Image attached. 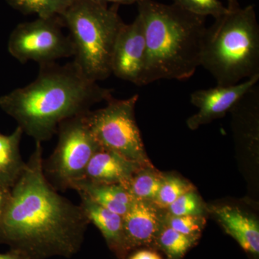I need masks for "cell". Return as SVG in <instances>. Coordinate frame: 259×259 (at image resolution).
<instances>
[{"mask_svg": "<svg viewBox=\"0 0 259 259\" xmlns=\"http://www.w3.org/2000/svg\"><path fill=\"white\" fill-rule=\"evenodd\" d=\"M42 146L33 152L13 188L0 219V243L26 259L71 258L81 249L89 224L81 206L63 197L42 169Z\"/></svg>", "mask_w": 259, "mask_h": 259, "instance_id": "obj_1", "label": "cell"}, {"mask_svg": "<svg viewBox=\"0 0 259 259\" xmlns=\"http://www.w3.org/2000/svg\"><path fill=\"white\" fill-rule=\"evenodd\" d=\"M112 90L89 78L74 61L40 65L36 79L0 97V107L35 142L49 141L63 121L106 102Z\"/></svg>", "mask_w": 259, "mask_h": 259, "instance_id": "obj_2", "label": "cell"}, {"mask_svg": "<svg viewBox=\"0 0 259 259\" xmlns=\"http://www.w3.org/2000/svg\"><path fill=\"white\" fill-rule=\"evenodd\" d=\"M137 5L146 44L139 87L161 79H190L200 66L207 18L154 0H139Z\"/></svg>", "mask_w": 259, "mask_h": 259, "instance_id": "obj_3", "label": "cell"}, {"mask_svg": "<svg viewBox=\"0 0 259 259\" xmlns=\"http://www.w3.org/2000/svg\"><path fill=\"white\" fill-rule=\"evenodd\" d=\"M214 20L206 31L200 66L220 86L259 75V25L254 6L229 11Z\"/></svg>", "mask_w": 259, "mask_h": 259, "instance_id": "obj_4", "label": "cell"}, {"mask_svg": "<svg viewBox=\"0 0 259 259\" xmlns=\"http://www.w3.org/2000/svg\"><path fill=\"white\" fill-rule=\"evenodd\" d=\"M118 9L117 5L103 7L75 0L61 17L74 45L73 61L94 81H103L112 74L114 47L125 23Z\"/></svg>", "mask_w": 259, "mask_h": 259, "instance_id": "obj_5", "label": "cell"}, {"mask_svg": "<svg viewBox=\"0 0 259 259\" xmlns=\"http://www.w3.org/2000/svg\"><path fill=\"white\" fill-rule=\"evenodd\" d=\"M139 95L117 100L112 97L106 106L86 114L90 129L100 148L118 153L144 167L153 166L145 149L136 119Z\"/></svg>", "mask_w": 259, "mask_h": 259, "instance_id": "obj_6", "label": "cell"}, {"mask_svg": "<svg viewBox=\"0 0 259 259\" xmlns=\"http://www.w3.org/2000/svg\"><path fill=\"white\" fill-rule=\"evenodd\" d=\"M87 113L61 122L56 132L55 149L50 157L42 161L46 178L59 192L71 189L82 180L89 162L100 148L89 125Z\"/></svg>", "mask_w": 259, "mask_h": 259, "instance_id": "obj_7", "label": "cell"}, {"mask_svg": "<svg viewBox=\"0 0 259 259\" xmlns=\"http://www.w3.org/2000/svg\"><path fill=\"white\" fill-rule=\"evenodd\" d=\"M64 27L61 17L19 24L9 37L8 51L22 64L31 61L39 66L74 57V45L63 32Z\"/></svg>", "mask_w": 259, "mask_h": 259, "instance_id": "obj_8", "label": "cell"}, {"mask_svg": "<svg viewBox=\"0 0 259 259\" xmlns=\"http://www.w3.org/2000/svg\"><path fill=\"white\" fill-rule=\"evenodd\" d=\"M144 25L139 15L122 25L116 39L111 62L112 74L139 87L146 60Z\"/></svg>", "mask_w": 259, "mask_h": 259, "instance_id": "obj_9", "label": "cell"}, {"mask_svg": "<svg viewBox=\"0 0 259 259\" xmlns=\"http://www.w3.org/2000/svg\"><path fill=\"white\" fill-rule=\"evenodd\" d=\"M258 81L259 75H255L237 84L217 85L215 88L193 92L190 95V101L198 108V112L189 117L187 126L191 130H196L223 117Z\"/></svg>", "mask_w": 259, "mask_h": 259, "instance_id": "obj_10", "label": "cell"}, {"mask_svg": "<svg viewBox=\"0 0 259 259\" xmlns=\"http://www.w3.org/2000/svg\"><path fill=\"white\" fill-rule=\"evenodd\" d=\"M163 209L149 201L134 200L123 218V231L127 250L139 247L155 248L163 224Z\"/></svg>", "mask_w": 259, "mask_h": 259, "instance_id": "obj_11", "label": "cell"}, {"mask_svg": "<svg viewBox=\"0 0 259 259\" xmlns=\"http://www.w3.org/2000/svg\"><path fill=\"white\" fill-rule=\"evenodd\" d=\"M224 231L234 238L242 248L253 255L259 253V223L249 213L231 205L207 207Z\"/></svg>", "mask_w": 259, "mask_h": 259, "instance_id": "obj_12", "label": "cell"}, {"mask_svg": "<svg viewBox=\"0 0 259 259\" xmlns=\"http://www.w3.org/2000/svg\"><path fill=\"white\" fill-rule=\"evenodd\" d=\"M143 167L118 153L100 148L89 162L82 180L97 184L123 185Z\"/></svg>", "mask_w": 259, "mask_h": 259, "instance_id": "obj_13", "label": "cell"}, {"mask_svg": "<svg viewBox=\"0 0 259 259\" xmlns=\"http://www.w3.org/2000/svg\"><path fill=\"white\" fill-rule=\"evenodd\" d=\"M81 206L89 222L98 228L110 249L120 259H125L129 250L126 246L122 216L99 205L79 194Z\"/></svg>", "mask_w": 259, "mask_h": 259, "instance_id": "obj_14", "label": "cell"}, {"mask_svg": "<svg viewBox=\"0 0 259 259\" xmlns=\"http://www.w3.org/2000/svg\"><path fill=\"white\" fill-rule=\"evenodd\" d=\"M71 190L122 217L134 202L131 194L121 185L97 184L81 180L74 184Z\"/></svg>", "mask_w": 259, "mask_h": 259, "instance_id": "obj_15", "label": "cell"}, {"mask_svg": "<svg viewBox=\"0 0 259 259\" xmlns=\"http://www.w3.org/2000/svg\"><path fill=\"white\" fill-rule=\"evenodd\" d=\"M23 135L18 126L11 134H0V188L11 190L26 166L20 153Z\"/></svg>", "mask_w": 259, "mask_h": 259, "instance_id": "obj_16", "label": "cell"}, {"mask_svg": "<svg viewBox=\"0 0 259 259\" xmlns=\"http://www.w3.org/2000/svg\"><path fill=\"white\" fill-rule=\"evenodd\" d=\"M163 175L154 166L143 167L122 186L134 200L153 202L161 187Z\"/></svg>", "mask_w": 259, "mask_h": 259, "instance_id": "obj_17", "label": "cell"}, {"mask_svg": "<svg viewBox=\"0 0 259 259\" xmlns=\"http://www.w3.org/2000/svg\"><path fill=\"white\" fill-rule=\"evenodd\" d=\"M75 0H7L13 9L22 14L37 15V18L61 17Z\"/></svg>", "mask_w": 259, "mask_h": 259, "instance_id": "obj_18", "label": "cell"}, {"mask_svg": "<svg viewBox=\"0 0 259 259\" xmlns=\"http://www.w3.org/2000/svg\"><path fill=\"white\" fill-rule=\"evenodd\" d=\"M197 240L186 236L163 223L156 238L155 248L161 250L167 259H182Z\"/></svg>", "mask_w": 259, "mask_h": 259, "instance_id": "obj_19", "label": "cell"}, {"mask_svg": "<svg viewBox=\"0 0 259 259\" xmlns=\"http://www.w3.org/2000/svg\"><path fill=\"white\" fill-rule=\"evenodd\" d=\"M195 190L190 182L174 175H163L161 187L153 203L158 208L166 209L180 196L190 191Z\"/></svg>", "mask_w": 259, "mask_h": 259, "instance_id": "obj_20", "label": "cell"}, {"mask_svg": "<svg viewBox=\"0 0 259 259\" xmlns=\"http://www.w3.org/2000/svg\"><path fill=\"white\" fill-rule=\"evenodd\" d=\"M163 223L175 231L198 241L206 221L204 216H174L166 212Z\"/></svg>", "mask_w": 259, "mask_h": 259, "instance_id": "obj_21", "label": "cell"}, {"mask_svg": "<svg viewBox=\"0 0 259 259\" xmlns=\"http://www.w3.org/2000/svg\"><path fill=\"white\" fill-rule=\"evenodd\" d=\"M166 209L167 213L174 216H204L207 207L193 190L180 196Z\"/></svg>", "mask_w": 259, "mask_h": 259, "instance_id": "obj_22", "label": "cell"}, {"mask_svg": "<svg viewBox=\"0 0 259 259\" xmlns=\"http://www.w3.org/2000/svg\"><path fill=\"white\" fill-rule=\"evenodd\" d=\"M177 5L192 14L205 17L220 18L229 12L221 0H172Z\"/></svg>", "mask_w": 259, "mask_h": 259, "instance_id": "obj_23", "label": "cell"}, {"mask_svg": "<svg viewBox=\"0 0 259 259\" xmlns=\"http://www.w3.org/2000/svg\"><path fill=\"white\" fill-rule=\"evenodd\" d=\"M128 259H162L161 255L152 250H140L131 255Z\"/></svg>", "mask_w": 259, "mask_h": 259, "instance_id": "obj_24", "label": "cell"}, {"mask_svg": "<svg viewBox=\"0 0 259 259\" xmlns=\"http://www.w3.org/2000/svg\"><path fill=\"white\" fill-rule=\"evenodd\" d=\"M10 197V190L0 188V219L4 214Z\"/></svg>", "mask_w": 259, "mask_h": 259, "instance_id": "obj_25", "label": "cell"}, {"mask_svg": "<svg viewBox=\"0 0 259 259\" xmlns=\"http://www.w3.org/2000/svg\"><path fill=\"white\" fill-rule=\"evenodd\" d=\"M0 259H26L23 255L19 254L16 252L10 250L5 253H0Z\"/></svg>", "mask_w": 259, "mask_h": 259, "instance_id": "obj_26", "label": "cell"}, {"mask_svg": "<svg viewBox=\"0 0 259 259\" xmlns=\"http://www.w3.org/2000/svg\"><path fill=\"white\" fill-rule=\"evenodd\" d=\"M226 1L228 3L227 8L229 11H234V10L241 8L238 0H226Z\"/></svg>", "mask_w": 259, "mask_h": 259, "instance_id": "obj_27", "label": "cell"}, {"mask_svg": "<svg viewBox=\"0 0 259 259\" xmlns=\"http://www.w3.org/2000/svg\"><path fill=\"white\" fill-rule=\"evenodd\" d=\"M139 0H110V3L119 5V6L121 5H131L135 4V3L137 4Z\"/></svg>", "mask_w": 259, "mask_h": 259, "instance_id": "obj_28", "label": "cell"}, {"mask_svg": "<svg viewBox=\"0 0 259 259\" xmlns=\"http://www.w3.org/2000/svg\"><path fill=\"white\" fill-rule=\"evenodd\" d=\"M89 1L93 2L103 7H108V5L110 3V0H89Z\"/></svg>", "mask_w": 259, "mask_h": 259, "instance_id": "obj_29", "label": "cell"}]
</instances>
